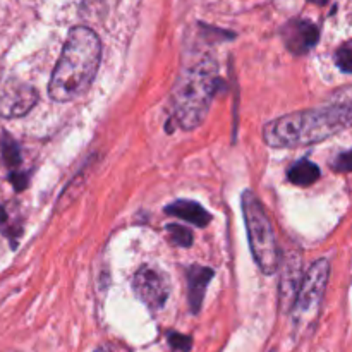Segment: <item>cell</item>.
I'll return each mask as SVG.
<instances>
[{"instance_id": "6da1fadb", "label": "cell", "mask_w": 352, "mask_h": 352, "mask_svg": "<svg viewBox=\"0 0 352 352\" xmlns=\"http://www.w3.org/2000/svg\"><path fill=\"white\" fill-rule=\"evenodd\" d=\"M102 43L89 28L76 26L69 31L57 65L52 72L48 93L55 102H71L88 91L98 71Z\"/></svg>"}, {"instance_id": "7a4b0ae2", "label": "cell", "mask_w": 352, "mask_h": 352, "mask_svg": "<svg viewBox=\"0 0 352 352\" xmlns=\"http://www.w3.org/2000/svg\"><path fill=\"white\" fill-rule=\"evenodd\" d=\"M352 126V103L299 110L265 126V143L272 148H299L322 143Z\"/></svg>"}, {"instance_id": "3957f363", "label": "cell", "mask_w": 352, "mask_h": 352, "mask_svg": "<svg viewBox=\"0 0 352 352\" xmlns=\"http://www.w3.org/2000/svg\"><path fill=\"white\" fill-rule=\"evenodd\" d=\"M219 85V71L208 57L189 65L179 76L174 89V116L182 129H196L206 119Z\"/></svg>"}, {"instance_id": "277c9868", "label": "cell", "mask_w": 352, "mask_h": 352, "mask_svg": "<svg viewBox=\"0 0 352 352\" xmlns=\"http://www.w3.org/2000/svg\"><path fill=\"white\" fill-rule=\"evenodd\" d=\"M241 205H243L244 223H246L250 250L253 253L254 261L265 275H272L274 272H277L280 258H278L277 241H275L270 217L267 215L256 195L250 189L243 192Z\"/></svg>"}, {"instance_id": "5b68a950", "label": "cell", "mask_w": 352, "mask_h": 352, "mask_svg": "<svg viewBox=\"0 0 352 352\" xmlns=\"http://www.w3.org/2000/svg\"><path fill=\"white\" fill-rule=\"evenodd\" d=\"M330 277V261L327 258H320L308 272L299 287L298 298L292 306V320L296 330L309 329L316 322L323 298H325L327 285Z\"/></svg>"}, {"instance_id": "8992f818", "label": "cell", "mask_w": 352, "mask_h": 352, "mask_svg": "<svg viewBox=\"0 0 352 352\" xmlns=\"http://www.w3.org/2000/svg\"><path fill=\"white\" fill-rule=\"evenodd\" d=\"M134 294L151 311H158L167 302L170 294V280L165 272L146 265L136 272L133 278Z\"/></svg>"}, {"instance_id": "52a82bcc", "label": "cell", "mask_w": 352, "mask_h": 352, "mask_svg": "<svg viewBox=\"0 0 352 352\" xmlns=\"http://www.w3.org/2000/svg\"><path fill=\"white\" fill-rule=\"evenodd\" d=\"M36 102L38 93L30 85L7 81L0 86V116L21 117L30 112Z\"/></svg>"}, {"instance_id": "ba28073f", "label": "cell", "mask_w": 352, "mask_h": 352, "mask_svg": "<svg viewBox=\"0 0 352 352\" xmlns=\"http://www.w3.org/2000/svg\"><path fill=\"white\" fill-rule=\"evenodd\" d=\"M282 38L289 52L294 55H305L318 43L320 30L311 21L292 19L282 30Z\"/></svg>"}, {"instance_id": "9c48e42d", "label": "cell", "mask_w": 352, "mask_h": 352, "mask_svg": "<svg viewBox=\"0 0 352 352\" xmlns=\"http://www.w3.org/2000/svg\"><path fill=\"white\" fill-rule=\"evenodd\" d=\"M301 258L298 254H291L285 260L284 268H282L280 287H278V299H280L282 311L292 309L296 298H298L299 287H301Z\"/></svg>"}, {"instance_id": "30bf717a", "label": "cell", "mask_w": 352, "mask_h": 352, "mask_svg": "<svg viewBox=\"0 0 352 352\" xmlns=\"http://www.w3.org/2000/svg\"><path fill=\"white\" fill-rule=\"evenodd\" d=\"M215 272L212 268L206 267H191L188 270V299H189V308L195 315H198L201 309L203 299H205L206 285L213 278Z\"/></svg>"}, {"instance_id": "8fae6325", "label": "cell", "mask_w": 352, "mask_h": 352, "mask_svg": "<svg viewBox=\"0 0 352 352\" xmlns=\"http://www.w3.org/2000/svg\"><path fill=\"white\" fill-rule=\"evenodd\" d=\"M165 212L168 215L186 220V222L192 223V226L199 227V229H203V227H206L212 222V215L199 203L189 201V199H177V201L170 203L165 208Z\"/></svg>"}, {"instance_id": "7c38bea8", "label": "cell", "mask_w": 352, "mask_h": 352, "mask_svg": "<svg viewBox=\"0 0 352 352\" xmlns=\"http://www.w3.org/2000/svg\"><path fill=\"white\" fill-rule=\"evenodd\" d=\"M320 168L309 160H299L292 165L287 170V179L294 186H301V188H308L313 182L318 181Z\"/></svg>"}, {"instance_id": "4fadbf2b", "label": "cell", "mask_w": 352, "mask_h": 352, "mask_svg": "<svg viewBox=\"0 0 352 352\" xmlns=\"http://www.w3.org/2000/svg\"><path fill=\"white\" fill-rule=\"evenodd\" d=\"M167 230H168V236H170V241L175 244V246L189 248L192 244V232L186 229V227L175 226V223H168Z\"/></svg>"}, {"instance_id": "5bb4252c", "label": "cell", "mask_w": 352, "mask_h": 352, "mask_svg": "<svg viewBox=\"0 0 352 352\" xmlns=\"http://www.w3.org/2000/svg\"><path fill=\"white\" fill-rule=\"evenodd\" d=\"M336 62L340 71L352 74V40L340 45L336 52Z\"/></svg>"}, {"instance_id": "9a60e30c", "label": "cell", "mask_w": 352, "mask_h": 352, "mask_svg": "<svg viewBox=\"0 0 352 352\" xmlns=\"http://www.w3.org/2000/svg\"><path fill=\"white\" fill-rule=\"evenodd\" d=\"M2 151H3V158H6V162L9 167H16V165L21 164L19 148H17V144L14 143L9 136H3Z\"/></svg>"}, {"instance_id": "2e32d148", "label": "cell", "mask_w": 352, "mask_h": 352, "mask_svg": "<svg viewBox=\"0 0 352 352\" xmlns=\"http://www.w3.org/2000/svg\"><path fill=\"white\" fill-rule=\"evenodd\" d=\"M168 346H170L172 352H189L192 346V339L182 333L170 332L168 333Z\"/></svg>"}, {"instance_id": "e0dca14e", "label": "cell", "mask_w": 352, "mask_h": 352, "mask_svg": "<svg viewBox=\"0 0 352 352\" xmlns=\"http://www.w3.org/2000/svg\"><path fill=\"white\" fill-rule=\"evenodd\" d=\"M333 170L344 172V174L346 172H352V150L344 151V153H340L336 158V162H333Z\"/></svg>"}, {"instance_id": "ac0fdd59", "label": "cell", "mask_w": 352, "mask_h": 352, "mask_svg": "<svg viewBox=\"0 0 352 352\" xmlns=\"http://www.w3.org/2000/svg\"><path fill=\"white\" fill-rule=\"evenodd\" d=\"M95 352H124L120 347H113V346H103L100 349H96Z\"/></svg>"}, {"instance_id": "d6986e66", "label": "cell", "mask_w": 352, "mask_h": 352, "mask_svg": "<svg viewBox=\"0 0 352 352\" xmlns=\"http://www.w3.org/2000/svg\"><path fill=\"white\" fill-rule=\"evenodd\" d=\"M309 2L316 3V6H325V3L329 2V0H309Z\"/></svg>"}]
</instances>
